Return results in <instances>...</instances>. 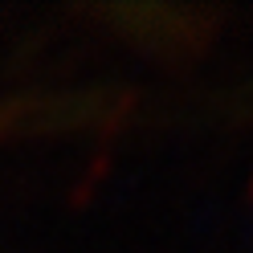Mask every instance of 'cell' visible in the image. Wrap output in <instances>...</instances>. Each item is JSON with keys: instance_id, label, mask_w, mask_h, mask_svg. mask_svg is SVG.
Listing matches in <instances>:
<instances>
[{"instance_id": "6da1fadb", "label": "cell", "mask_w": 253, "mask_h": 253, "mask_svg": "<svg viewBox=\"0 0 253 253\" xmlns=\"http://www.w3.org/2000/svg\"><path fill=\"white\" fill-rule=\"evenodd\" d=\"M249 200H253V180H249Z\"/></svg>"}]
</instances>
